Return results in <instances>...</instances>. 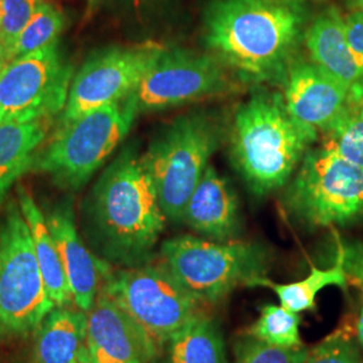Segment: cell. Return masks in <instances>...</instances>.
Returning <instances> with one entry per match:
<instances>
[{
  "label": "cell",
  "instance_id": "cell-38",
  "mask_svg": "<svg viewBox=\"0 0 363 363\" xmlns=\"http://www.w3.org/2000/svg\"><path fill=\"white\" fill-rule=\"evenodd\" d=\"M0 70H1V69H0Z\"/></svg>",
  "mask_w": 363,
  "mask_h": 363
},
{
  "label": "cell",
  "instance_id": "cell-1",
  "mask_svg": "<svg viewBox=\"0 0 363 363\" xmlns=\"http://www.w3.org/2000/svg\"><path fill=\"white\" fill-rule=\"evenodd\" d=\"M307 25V10L294 0H211L202 39L241 81L283 84Z\"/></svg>",
  "mask_w": 363,
  "mask_h": 363
},
{
  "label": "cell",
  "instance_id": "cell-7",
  "mask_svg": "<svg viewBox=\"0 0 363 363\" xmlns=\"http://www.w3.org/2000/svg\"><path fill=\"white\" fill-rule=\"evenodd\" d=\"M54 308L26 220L11 199L0 223V339L26 337Z\"/></svg>",
  "mask_w": 363,
  "mask_h": 363
},
{
  "label": "cell",
  "instance_id": "cell-14",
  "mask_svg": "<svg viewBox=\"0 0 363 363\" xmlns=\"http://www.w3.org/2000/svg\"><path fill=\"white\" fill-rule=\"evenodd\" d=\"M45 217L62 259L73 300L78 310L88 312L113 268L94 255L81 238L70 201L55 203Z\"/></svg>",
  "mask_w": 363,
  "mask_h": 363
},
{
  "label": "cell",
  "instance_id": "cell-11",
  "mask_svg": "<svg viewBox=\"0 0 363 363\" xmlns=\"http://www.w3.org/2000/svg\"><path fill=\"white\" fill-rule=\"evenodd\" d=\"M232 74L211 52L164 46L130 96L139 115L164 111L233 91Z\"/></svg>",
  "mask_w": 363,
  "mask_h": 363
},
{
  "label": "cell",
  "instance_id": "cell-20",
  "mask_svg": "<svg viewBox=\"0 0 363 363\" xmlns=\"http://www.w3.org/2000/svg\"><path fill=\"white\" fill-rule=\"evenodd\" d=\"M16 201L27 222L39 268L55 307H69L74 300L57 244L48 226L45 213L25 186H18Z\"/></svg>",
  "mask_w": 363,
  "mask_h": 363
},
{
  "label": "cell",
  "instance_id": "cell-25",
  "mask_svg": "<svg viewBox=\"0 0 363 363\" xmlns=\"http://www.w3.org/2000/svg\"><path fill=\"white\" fill-rule=\"evenodd\" d=\"M65 26V13L62 10L49 0L45 1L15 40L9 52V62L60 40Z\"/></svg>",
  "mask_w": 363,
  "mask_h": 363
},
{
  "label": "cell",
  "instance_id": "cell-27",
  "mask_svg": "<svg viewBox=\"0 0 363 363\" xmlns=\"http://www.w3.org/2000/svg\"><path fill=\"white\" fill-rule=\"evenodd\" d=\"M362 352L346 325L310 349L301 363H363Z\"/></svg>",
  "mask_w": 363,
  "mask_h": 363
},
{
  "label": "cell",
  "instance_id": "cell-13",
  "mask_svg": "<svg viewBox=\"0 0 363 363\" xmlns=\"http://www.w3.org/2000/svg\"><path fill=\"white\" fill-rule=\"evenodd\" d=\"M91 363H151L160 350L104 286L86 312Z\"/></svg>",
  "mask_w": 363,
  "mask_h": 363
},
{
  "label": "cell",
  "instance_id": "cell-31",
  "mask_svg": "<svg viewBox=\"0 0 363 363\" xmlns=\"http://www.w3.org/2000/svg\"><path fill=\"white\" fill-rule=\"evenodd\" d=\"M347 99L363 106V78L358 79L357 82H354L351 85Z\"/></svg>",
  "mask_w": 363,
  "mask_h": 363
},
{
  "label": "cell",
  "instance_id": "cell-36",
  "mask_svg": "<svg viewBox=\"0 0 363 363\" xmlns=\"http://www.w3.org/2000/svg\"><path fill=\"white\" fill-rule=\"evenodd\" d=\"M361 253H362V256H363V252H361Z\"/></svg>",
  "mask_w": 363,
  "mask_h": 363
},
{
  "label": "cell",
  "instance_id": "cell-5",
  "mask_svg": "<svg viewBox=\"0 0 363 363\" xmlns=\"http://www.w3.org/2000/svg\"><path fill=\"white\" fill-rule=\"evenodd\" d=\"M138 115L130 94L60 124L42 145L30 172L46 174L60 189L77 191L124 142Z\"/></svg>",
  "mask_w": 363,
  "mask_h": 363
},
{
  "label": "cell",
  "instance_id": "cell-35",
  "mask_svg": "<svg viewBox=\"0 0 363 363\" xmlns=\"http://www.w3.org/2000/svg\"><path fill=\"white\" fill-rule=\"evenodd\" d=\"M0 16H1V3H0Z\"/></svg>",
  "mask_w": 363,
  "mask_h": 363
},
{
  "label": "cell",
  "instance_id": "cell-12",
  "mask_svg": "<svg viewBox=\"0 0 363 363\" xmlns=\"http://www.w3.org/2000/svg\"><path fill=\"white\" fill-rule=\"evenodd\" d=\"M163 49L156 42H143L93 52L73 77L60 124L125 100Z\"/></svg>",
  "mask_w": 363,
  "mask_h": 363
},
{
  "label": "cell",
  "instance_id": "cell-24",
  "mask_svg": "<svg viewBox=\"0 0 363 363\" xmlns=\"http://www.w3.org/2000/svg\"><path fill=\"white\" fill-rule=\"evenodd\" d=\"M300 313L289 311L281 304L269 303L259 308V319L245 334L277 347L298 349L304 346L300 337Z\"/></svg>",
  "mask_w": 363,
  "mask_h": 363
},
{
  "label": "cell",
  "instance_id": "cell-9",
  "mask_svg": "<svg viewBox=\"0 0 363 363\" xmlns=\"http://www.w3.org/2000/svg\"><path fill=\"white\" fill-rule=\"evenodd\" d=\"M103 286L160 351L202 312L162 261L112 271Z\"/></svg>",
  "mask_w": 363,
  "mask_h": 363
},
{
  "label": "cell",
  "instance_id": "cell-21",
  "mask_svg": "<svg viewBox=\"0 0 363 363\" xmlns=\"http://www.w3.org/2000/svg\"><path fill=\"white\" fill-rule=\"evenodd\" d=\"M350 276L346 268V247L337 241V261L328 269L311 267L306 279L294 283H274L268 276L259 277L250 283L249 288H268L277 296L280 304L286 310L301 313L315 311L316 298L325 286H337L347 289Z\"/></svg>",
  "mask_w": 363,
  "mask_h": 363
},
{
  "label": "cell",
  "instance_id": "cell-32",
  "mask_svg": "<svg viewBox=\"0 0 363 363\" xmlns=\"http://www.w3.org/2000/svg\"><path fill=\"white\" fill-rule=\"evenodd\" d=\"M345 4L350 13L352 11H362L363 13V0H345Z\"/></svg>",
  "mask_w": 363,
  "mask_h": 363
},
{
  "label": "cell",
  "instance_id": "cell-23",
  "mask_svg": "<svg viewBox=\"0 0 363 363\" xmlns=\"http://www.w3.org/2000/svg\"><path fill=\"white\" fill-rule=\"evenodd\" d=\"M323 144L363 169V106L347 99V103L323 132Z\"/></svg>",
  "mask_w": 363,
  "mask_h": 363
},
{
  "label": "cell",
  "instance_id": "cell-3",
  "mask_svg": "<svg viewBox=\"0 0 363 363\" xmlns=\"http://www.w3.org/2000/svg\"><path fill=\"white\" fill-rule=\"evenodd\" d=\"M228 135L234 169L262 196L286 186L319 132L288 112L283 94L257 91L237 108Z\"/></svg>",
  "mask_w": 363,
  "mask_h": 363
},
{
  "label": "cell",
  "instance_id": "cell-6",
  "mask_svg": "<svg viewBox=\"0 0 363 363\" xmlns=\"http://www.w3.org/2000/svg\"><path fill=\"white\" fill-rule=\"evenodd\" d=\"M160 261L203 307L218 304L238 286L267 277L271 252L259 242L179 235L162 244Z\"/></svg>",
  "mask_w": 363,
  "mask_h": 363
},
{
  "label": "cell",
  "instance_id": "cell-8",
  "mask_svg": "<svg viewBox=\"0 0 363 363\" xmlns=\"http://www.w3.org/2000/svg\"><path fill=\"white\" fill-rule=\"evenodd\" d=\"M286 206L307 228L347 225L363 217V169L322 143L303 157Z\"/></svg>",
  "mask_w": 363,
  "mask_h": 363
},
{
  "label": "cell",
  "instance_id": "cell-29",
  "mask_svg": "<svg viewBox=\"0 0 363 363\" xmlns=\"http://www.w3.org/2000/svg\"><path fill=\"white\" fill-rule=\"evenodd\" d=\"M346 268L350 277H354L357 283L362 288L363 294V256L361 253L357 252H350L346 247ZM355 335H357V342L363 351V301L361 312L357 320V327H355Z\"/></svg>",
  "mask_w": 363,
  "mask_h": 363
},
{
  "label": "cell",
  "instance_id": "cell-34",
  "mask_svg": "<svg viewBox=\"0 0 363 363\" xmlns=\"http://www.w3.org/2000/svg\"><path fill=\"white\" fill-rule=\"evenodd\" d=\"M294 1H298V3H303V1H307V0H294Z\"/></svg>",
  "mask_w": 363,
  "mask_h": 363
},
{
  "label": "cell",
  "instance_id": "cell-33",
  "mask_svg": "<svg viewBox=\"0 0 363 363\" xmlns=\"http://www.w3.org/2000/svg\"><path fill=\"white\" fill-rule=\"evenodd\" d=\"M97 3H99V0H88V7H89V10L94 9V7L97 6Z\"/></svg>",
  "mask_w": 363,
  "mask_h": 363
},
{
  "label": "cell",
  "instance_id": "cell-15",
  "mask_svg": "<svg viewBox=\"0 0 363 363\" xmlns=\"http://www.w3.org/2000/svg\"><path fill=\"white\" fill-rule=\"evenodd\" d=\"M288 112L301 124L323 133L347 103L349 86L315 65L296 57L283 81Z\"/></svg>",
  "mask_w": 363,
  "mask_h": 363
},
{
  "label": "cell",
  "instance_id": "cell-26",
  "mask_svg": "<svg viewBox=\"0 0 363 363\" xmlns=\"http://www.w3.org/2000/svg\"><path fill=\"white\" fill-rule=\"evenodd\" d=\"M48 0H1L0 69L9 62V52L33 15Z\"/></svg>",
  "mask_w": 363,
  "mask_h": 363
},
{
  "label": "cell",
  "instance_id": "cell-2",
  "mask_svg": "<svg viewBox=\"0 0 363 363\" xmlns=\"http://www.w3.org/2000/svg\"><path fill=\"white\" fill-rule=\"evenodd\" d=\"M166 220L143 155L135 147H125L103 171L82 208L93 253L120 268L152 261Z\"/></svg>",
  "mask_w": 363,
  "mask_h": 363
},
{
  "label": "cell",
  "instance_id": "cell-4",
  "mask_svg": "<svg viewBox=\"0 0 363 363\" xmlns=\"http://www.w3.org/2000/svg\"><path fill=\"white\" fill-rule=\"evenodd\" d=\"M228 130L220 115L193 111L177 117L151 142L143 154L144 164L167 220L182 222L190 196Z\"/></svg>",
  "mask_w": 363,
  "mask_h": 363
},
{
  "label": "cell",
  "instance_id": "cell-18",
  "mask_svg": "<svg viewBox=\"0 0 363 363\" xmlns=\"http://www.w3.org/2000/svg\"><path fill=\"white\" fill-rule=\"evenodd\" d=\"M34 362L91 363L86 312L55 307L35 330Z\"/></svg>",
  "mask_w": 363,
  "mask_h": 363
},
{
  "label": "cell",
  "instance_id": "cell-19",
  "mask_svg": "<svg viewBox=\"0 0 363 363\" xmlns=\"http://www.w3.org/2000/svg\"><path fill=\"white\" fill-rule=\"evenodd\" d=\"M52 120L0 124V203L21 177L30 172L42 145L50 136Z\"/></svg>",
  "mask_w": 363,
  "mask_h": 363
},
{
  "label": "cell",
  "instance_id": "cell-37",
  "mask_svg": "<svg viewBox=\"0 0 363 363\" xmlns=\"http://www.w3.org/2000/svg\"><path fill=\"white\" fill-rule=\"evenodd\" d=\"M0 3H1V0H0Z\"/></svg>",
  "mask_w": 363,
  "mask_h": 363
},
{
  "label": "cell",
  "instance_id": "cell-30",
  "mask_svg": "<svg viewBox=\"0 0 363 363\" xmlns=\"http://www.w3.org/2000/svg\"><path fill=\"white\" fill-rule=\"evenodd\" d=\"M347 37L354 50L363 57V13L352 11L345 15Z\"/></svg>",
  "mask_w": 363,
  "mask_h": 363
},
{
  "label": "cell",
  "instance_id": "cell-17",
  "mask_svg": "<svg viewBox=\"0 0 363 363\" xmlns=\"http://www.w3.org/2000/svg\"><path fill=\"white\" fill-rule=\"evenodd\" d=\"M308 60L350 88L363 78V57L347 37L345 15L328 7L307 25L303 40Z\"/></svg>",
  "mask_w": 363,
  "mask_h": 363
},
{
  "label": "cell",
  "instance_id": "cell-10",
  "mask_svg": "<svg viewBox=\"0 0 363 363\" xmlns=\"http://www.w3.org/2000/svg\"><path fill=\"white\" fill-rule=\"evenodd\" d=\"M73 77L60 40L15 58L0 70V124L61 115Z\"/></svg>",
  "mask_w": 363,
  "mask_h": 363
},
{
  "label": "cell",
  "instance_id": "cell-16",
  "mask_svg": "<svg viewBox=\"0 0 363 363\" xmlns=\"http://www.w3.org/2000/svg\"><path fill=\"white\" fill-rule=\"evenodd\" d=\"M182 222L211 241H232L240 232V206L233 187L208 166L190 196Z\"/></svg>",
  "mask_w": 363,
  "mask_h": 363
},
{
  "label": "cell",
  "instance_id": "cell-28",
  "mask_svg": "<svg viewBox=\"0 0 363 363\" xmlns=\"http://www.w3.org/2000/svg\"><path fill=\"white\" fill-rule=\"evenodd\" d=\"M234 363H301L308 347L284 349L244 334L234 342Z\"/></svg>",
  "mask_w": 363,
  "mask_h": 363
},
{
  "label": "cell",
  "instance_id": "cell-22",
  "mask_svg": "<svg viewBox=\"0 0 363 363\" xmlns=\"http://www.w3.org/2000/svg\"><path fill=\"white\" fill-rule=\"evenodd\" d=\"M163 350L162 363H228L220 325L203 311L182 328Z\"/></svg>",
  "mask_w": 363,
  "mask_h": 363
}]
</instances>
